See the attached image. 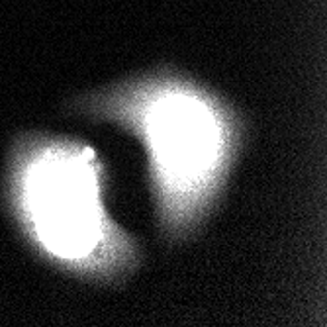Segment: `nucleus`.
<instances>
[{"label":"nucleus","mask_w":327,"mask_h":327,"mask_svg":"<svg viewBox=\"0 0 327 327\" xmlns=\"http://www.w3.org/2000/svg\"><path fill=\"white\" fill-rule=\"evenodd\" d=\"M22 204L35 243L65 270L116 280L139 262V247L106 210V168L98 153L75 139L30 147Z\"/></svg>","instance_id":"2"},{"label":"nucleus","mask_w":327,"mask_h":327,"mask_svg":"<svg viewBox=\"0 0 327 327\" xmlns=\"http://www.w3.org/2000/svg\"><path fill=\"white\" fill-rule=\"evenodd\" d=\"M73 108L141 141L157 220L170 239L186 237L204 220L241 141V122L229 104L184 75L157 71L84 94Z\"/></svg>","instance_id":"1"}]
</instances>
